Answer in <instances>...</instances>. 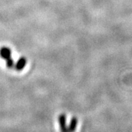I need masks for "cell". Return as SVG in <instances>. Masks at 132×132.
Returning <instances> with one entry per match:
<instances>
[{"instance_id": "obj_1", "label": "cell", "mask_w": 132, "mask_h": 132, "mask_svg": "<svg viewBox=\"0 0 132 132\" xmlns=\"http://www.w3.org/2000/svg\"><path fill=\"white\" fill-rule=\"evenodd\" d=\"M58 121L61 132H69L68 127L66 125V117L64 114H61L59 116Z\"/></svg>"}, {"instance_id": "obj_2", "label": "cell", "mask_w": 132, "mask_h": 132, "mask_svg": "<svg viewBox=\"0 0 132 132\" xmlns=\"http://www.w3.org/2000/svg\"><path fill=\"white\" fill-rule=\"evenodd\" d=\"M11 54H12V52L8 47L3 46L0 48V56L2 57V59L6 60L7 59H10L11 57Z\"/></svg>"}, {"instance_id": "obj_3", "label": "cell", "mask_w": 132, "mask_h": 132, "mask_svg": "<svg viewBox=\"0 0 132 132\" xmlns=\"http://www.w3.org/2000/svg\"><path fill=\"white\" fill-rule=\"evenodd\" d=\"M26 64V58L25 57H21L17 61L15 65V68L17 70L20 71L25 67Z\"/></svg>"}, {"instance_id": "obj_4", "label": "cell", "mask_w": 132, "mask_h": 132, "mask_svg": "<svg viewBox=\"0 0 132 132\" xmlns=\"http://www.w3.org/2000/svg\"><path fill=\"white\" fill-rule=\"evenodd\" d=\"M78 120L76 117H73L70 121V125L68 126V131L69 132H74L78 126Z\"/></svg>"}, {"instance_id": "obj_5", "label": "cell", "mask_w": 132, "mask_h": 132, "mask_svg": "<svg viewBox=\"0 0 132 132\" xmlns=\"http://www.w3.org/2000/svg\"><path fill=\"white\" fill-rule=\"evenodd\" d=\"M6 66L7 67H8L10 69L12 68L14 66V61H13V59H12L11 57H10V59L6 60Z\"/></svg>"}]
</instances>
